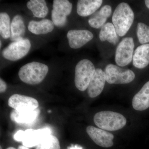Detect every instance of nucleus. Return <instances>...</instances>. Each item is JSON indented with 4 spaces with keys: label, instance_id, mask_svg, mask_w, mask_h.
<instances>
[{
    "label": "nucleus",
    "instance_id": "nucleus-1",
    "mask_svg": "<svg viewBox=\"0 0 149 149\" xmlns=\"http://www.w3.org/2000/svg\"><path fill=\"white\" fill-rule=\"evenodd\" d=\"M134 19V13L128 4L123 2L117 6L112 19L118 36L123 37L125 35L133 24Z\"/></svg>",
    "mask_w": 149,
    "mask_h": 149
},
{
    "label": "nucleus",
    "instance_id": "nucleus-2",
    "mask_svg": "<svg viewBox=\"0 0 149 149\" xmlns=\"http://www.w3.org/2000/svg\"><path fill=\"white\" fill-rule=\"evenodd\" d=\"M47 65L38 62H32L22 67L18 72L20 80L29 85L40 84L49 71Z\"/></svg>",
    "mask_w": 149,
    "mask_h": 149
},
{
    "label": "nucleus",
    "instance_id": "nucleus-3",
    "mask_svg": "<svg viewBox=\"0 0 149 149\" xmlns=\"http://www.w3.org/2000/svg\"><path fill=\"white\" fill-rule=\"evenodd\" d=\"M94 121L97 127L108 131H116L126 125L125 118L118 113L112 111H102L94 116Z\"/></svg>",
    "mask_w": 149,
    "mask_h": 149
},
{
    "label": "nucleus",
    "instance_id": "nucleus-4",
    "mask_svg": "<svg viewBox=\"0 0 149 149\" xmlns=\"http://www.w3.org/2000/svg\"><path fill=\"white\" fill-rule=\"evenodd\" d=\"M95 71L93 63L87 59L79 61L76 65L74 75V84L76 88L81 91L88 89Z\"/></svg>",
    "mask_w": 149,
    "mask_h": 149
},
{
    "label": "nucleus",
    "instance_id": "nucleus-5",
    "mask_svg": "<svg viewBox=\"0 0 149 149\" xmlns=\"http://www.w3.org/2000/svg\"><path fill=\"white\" fill-rule=\"evenodd\" d=\"M50 135L51 130L48 128L37 130L28 129L25 131L18 130L14 136V139L22 142L23 146L29 148L37 146L43 139Z\"/></svg>",
    "mask_w": 149,
    "mask_h": 149
},
{
    "label": "nucleus",
    "instance_id": "nucleus-6",
    "mask_svg": "<svg viewBox=\"0 0 149 149\" xmlns=\"http://www.w3.org/2000/svg\"><path fill=\"white\" fill-rule=\"evenodd\" d=\"M104 72L107 82L111 84H128L135 78V73L132 70L113 64L107 65Z\"/></svg>",
    "mask_w": 149,
    "mask_h": 149
},
{
    "label": "nucleus",
    "instance_id": "nucleus-7",
    "mask_svg": "<svg viewBox=\"0 0 149 149\" xmlns=\"http://www.w3.org/2000/svg\"><path fill=\"white\" fill-rule=\"evenodd\" d=\"M31 45L27 39L13 42L4 49L2 54L5 58L16 61L25 56L29 52Z\"/></svg>",
    "mask_w": 149,
    "mask_h": 149
},
{
    "label": "nucleus",
    "instance_id": "nucleus-8",
    "mask_svg": "<svg viewBox=\"0 0 149 149\" xmlns=\"http://www.w3.org/2000/svg\"><path fill=\"white\" fill-rule=\"evenodd\" d=\"M134 41L132 37H125L119 43L116 48L115 61L118 66L124 67L132 61L133 56Z\"/></svg>",
    "mask_w": 149,
    "mask_h": 149
},
{
    "label": "nucleus",
    "instance_id": "nucleus-9",
    "mask_svg": "<svg viewBox=\"0 0 149 149\" xmlns=\"http://www.w3.org/2000/svg\"><path fill=\"white\" fill-rule=\"evenodd\" d=\"M72 4L67 0H54L52 18L54 24L57 27L64 26L67 22V17L71 13Z\"/></svg>",
    "mask_w": 149,
    "mask_h": 149
},
{
    "label": "nucleus",
    "instance_id": "nucleus-10",
    "mask_svg": "<svg viewBox=\"0 0 149 149\" xmlns=\"http://www.w3.org/2000/svg\"><path fill=\"white\" fill-rule=\"evenodd\" d=\"M9 106L17 111H33L39 107V104L36 99L19 94H14L8 100Z\"/></svg>",
    "mask_w": 149,
    "mask_h": 149
},
{
    "label": "nucleus",
    "instance_id": "nucleus-11",
    "mask_svg": "<svg viewBox=\"0 0 149 149\" xmlns=\"http://www.w3.org/2000/svg\"><path fill=\"white\" fill-rule=\"evenodd\" d=\"M86 132L94 143L98 146L106 148L113 146V140L114 136L112 133L91 125L87 127Z\"/></svg>",
    "mask_w": 149,
    "mask_h": 149
},
{
    "label": "nucleus",
    "instance_id": "nucleus-12",
    "mask_svg": "<svg viewBox=\"0 0 149 149\" xmlns=\"http://www.w3.org/2000/svg\"><path fill=\"white\" fill-rule=\"evenodd\" d=\"M93 33L88 30H70L68 32L67 37L70 48L77 49L86 45L93 39Z\"/></svg>",
    "mask_w": 149,
    "mask_h": 149
},
{
    "label": "nucleus",
    "instance_id": "nucleus-13",
    "mask_svg": "<svg viewBox=\"0 0 149 149\" xmlns=\"http://www.w3.org/2000/svg\"><path fill=\"white\" fill-rule=\"evenodd\" d=\"M106 82L104 72L100 68L95 69L88 88V95L91 98H95L99 95L103 90Z\"/></svg>",
    "mask_w": 149,
    "mask_h": 149
},
{
    "label": "nucleus",
    "instance_id": "nucleus-14",
    "mask_svg": "<svg viewBox=\"0 0 149 149\" xmlns=\"http://www.w3.org/2000/svg\"><path fill=\"white\" fill-rule=\"evenodd\" d=\"M132 105L134 109L140 111L149 108V81L134 96Z\"/></svg>",
    "mask_w": 149,
    "mask_h": 149
},
{
    "label": "nucleus",
    "instance_id": "nucleus-15",
    "mask_svg": "<svg viewBox=\"0 0 149 149\" xmlns=\"http://www.w3.org/2000/svg\"><path fill=\"white\" fill-rule=\"evenodd\" d=\"M133 65L139 69L145 68L149 64V44H144L138 47L134 52Z\"/></svg>",
    "mask_w": 149,
    "mask_h": 149
},
{
    "label": "nucleus",
    "instance_id": "nucleus-16",
    "mask_svg": "<svg viewBox=\"0 0 149 149\" xmlns=\"http://www.w3.org/2000/svg\"><path fill=\"white\" fill-rule=\"evenodd\" d=\"M102 0H80L77 4V12L80 16L86 17L93 14L102 3Z\"/></svg>",
    "mask_w": 149,
    "mask_h": 149
},
{
    "label": "nucleus",
    "instance_id": "nucleus-17",
    "mask_svg": "<svg viewBox=\"0 0 149 149\" xmlns=\"http://www.w3.org/2000/svg\"><path fill=\"white\" fill-rule=\"evenodd\" d=\"M111 13L110 6H104L89 19L88 23L91 27L99 29L105 24L107 19L111 15Z\"/></svg>",
    "mask_w": 149,
    "mask_h": 149
},
{
    "label": "nucleus",
    "instance_id": "nucleus-18",
    "mask_svg": "<svg viewBox=\"0 0 149 149\" xmlns=\"http://www.w3.org/2000/svg\"><path fill=\"white\" fill-rule=\"evenodd\" d=\"M54 24L52 21L49 19H43L40 21L32 20L28 25V30L36 35L47 34L54 30Z\"/></svg>",
    "mask_w": 149,
    "mask_h": 149
},
{
    "label": "nucleus",
    "instance_id": "nucleus-19",
    "mask_svg": "<svg viewBox=\"0 0 149 149\" xmlns=\"http://www.w3.org/2000/svg\"><path fill=\"white\" fill-rule=\"evenodd\" d=\"M25 33L23 18L19 15H17L14 17L11 23L10 40L14 42L23 40Z\"/></svg>",
    "mask_w": 149,
    "mask_h": 149
},
{
    "label": "nucleus",
    "instance_id": "nucleus-20",
    "mask_svg": "<svg viewBox=\"0 0 149 149\" xmlns=\"http://www.w3.org/2000/svg\"><path fill=\"white\" fill-rule=\"evenodd\" d=\"M40 111L35 110L33 111H17L14 110L10 114L11 120L19 123H32L37 118Z\"/></svg>",
    "mask_w": 149,
    "mask_h": 149
},
{
    "label": "nucleus",
    "instance_id": "nucleus-21",
    "mask_svg": "<svg viewBox=\"0 0 149 149\" xmlns=\"http://www.w3.org/2000/svg\"><path fill=\"white\" fill-rule=\"evenodd\" d=\"M113 24L107 22L102 27L99 34L100 40L102 42L107 41L115 45L119 41L118 37Z\"/></svg>",
    "mask_w": 149,
    "mask_h": 149
},
{
    "label": "nucleus",
    "instance_id": "nucleus-22",
    "mask_svg": "<svg viewBox=\"0 0 149 149\" xmlns=\"http://www.w3.org/2000/svg\"><path fill=\"white\" fill-rule=\"evenodd\" d=\"M27 8L38 18H45L49 12L47 3L44 0H30L27 3Z\"/></svg>",
    "mask_w": 149,
    "mask_h": 149
},
{
    "label": "nucleus",
    "instance_id": "nucleus-23",
    "mask_svg": "<svg viewBox=\"0 0 149 149\" xmlns=\"http://www.w3.org/2000/svg\"><path fill=\"white\" fill-rule=\"evenodd\" d=\"M0 34L4 39H7L10 37V17L6 13H0Z\"/></svg>",
    "mask_w": 149,
    "mask_h": 149
},
{
    "label": "nucleus",
    "instance_id": "nucleus-24",
    "mask_svg": "<svg viewBox=\"0 0 149 149\" xmlns=\"http://www.w3.org/2000/svg\"><path fill=\"white\" fill-rule=\"evenodd\" d=\"M35 149H61L60 144L56 136L50 135L43 139Z\"/></svg>",
    "mask_w": 149,
    "mask_h": 149
},
{
    "label": "nucleus",
    "instance_id": "nucleus-25",
    "mask_svg": "<svg viewBox=\"0 0 149 149\" xmlns=\"http://www.w3.org/2000/svg\"><path fill=\"white\" fill-rule=\"evenodd\" d=\"M137 34L141 44L144 45L149 42V26L142 22H139L137 25Z\"/></svg>",
    "mask_w": 149,
    "mask_h": 149
},
{
    "label": "nucleus",
    "instance_id": "nucleus-26",
    "mask_svg": "<svg viewBox=\"0 0 149 149\" xmlns=\"http://www.w3.org/2000/svg\"><path fill=\"white\" fill-rule=\"evenodd\" d=\"M7 88L6 84L2 78L0 79V93H4Z\"/></svg>",
    "mask_w": 149,
    "mask_h": 149
},
{
    "label": "nucleus",
    "instance_id": "nucleus-27",
    "mask_svg": "<svg viewBox=\"0 0 149 149\" xmlns=\"http://www.w3.org/2000/svg\"><path fill=\"white\" fill-rule=\"evenodd\" d=\"M6 149H29V148H27V147H25L24 146H19L18 147V148L16 149L15 148H14V147H9L7 148Z\"/></svg>",
    "mask_w": 149,
    "mask_h": 149
},
{
    "label": "nucleus",
    "instance_id": "nucleus-28",
    "mask_svg": "<svg viewBox=\"0 0 149 149\" xmlns=\"http://www.w3.org/2000/svg\"><path fill=\"white\" fill-rule=\"evenodd\" d=\"M68 149H83L82 147L79 146L77 145H75L74 146H72L70 147Z\"/></svg>",
    "mask_w": 149,
    "mask_h": 149
},
{
    "label": "nucleus",
    "instance_id": "nucleus-29",
    "mask_svg": "<svg viewBox=\"0 0 149 149\" xmlns=\"http://www.w3.org/2000/svg\"><path fill=\"white\" fill-rule=\"evenodd\" d=\"M145 2L147 7L149 9V0H146L145 1Z\"/></svg>",
    "mask_w": 149,
    "mask_h": 149
},
{
    "label": "nucleus",
    "instance_id": "nucleus-30",
    "mask_svg": "<svg viewBox=\"0 0 149 149\" xmlns=\"http://www.w3.org/2000/svg\"><path fill=\"white\" fill-rule=\"evenodd\" d=\"M1 46H2L1 42V41H0V47H1Z\"/></svg>",
    "mask_w": 149,
    "mask_h": 149
},
{
    "label": "nucleus",
    "instance_id": "nucleus-31",
    "mask_svg": "<svg viewBox=\"0 0 149 149\" xmlns=\"http://www.w3.org/2000/svg\"><path fill=\"white\" fill-rule=\"evenodd\" d=\"M0 149H2V147L1 146V147H0Z\"/></svg>",
    "mask_w": 149,
    "mask_h": 149
}]
</instances>
